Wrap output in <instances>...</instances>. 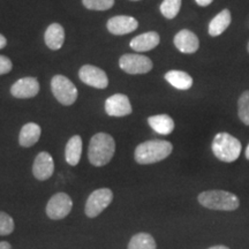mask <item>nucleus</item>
<instances>
[{
	"label": "nucleus",
	"mask_w": 249,
	"mask_h": 249,
	"mask_svg": "<svg viewBox=\"0 0 249 249\" xmlns=\"http://www.w3.org/2000/svg\"><path fill=\"white\" fill-rule=\"evenodd\" d=\"M0 249H12V246L7 241H1L0 242Z\"/></svg>",
	"instance_id": "nucleus-30"
},
{
	"label": "nucleus",
	"mask_w": 249,
	"mask_h": 249,
	"mask_svg": "<svg viewBox=\"0 0 249 249\" xmlns=\"http://www.w3.org/2000/svg\"><path fill=\"white\" fill-rule=\"evenodd\" d=\"M174 45L181 53L192 54L195 53L200 48V40L194 33L188 29L180 30L176 36H174Z\"/></svg>",
	"instance_id": "nucleus-14"
},
{
	"label": "nucleus",
	"mask_w": 249,
	"mask_h": 249,
	"mask_svg": "<svg viewBox=\"0 0 249 249\" xmlns=\"http://www.w3.org/2000/svg\"><path fill=\"white\" fill-rule=\"evenodd\" d=\"M52 93L62 105H71L77 99V89L74 83L64 75H54L51 80Z\"/></svg>",
	"instance_id": "nucleus-5"
},
{
	"label": "nucleus",
	"mask_w": 249,
	"mask_h": 249,
	"mask_svg": "<svg viewBox=\"0 0 249 249\" xmlns=\"http://www.w3.org/2000/svg\"><path fill=\"white\" fill-rule=\"evenodd\" d=\"M211 149L214 157L224 163H232L240 157L241 142L229 133H218L213 138Z\"/></svg>",
	"instance_id": "nucleus-4"
},
{
	"label": "nucleus",
	"mask_w": 249,
	"mask_h": 249,
	"mask_svg": "<svg viewBox=\"0 0 249 249\" xmlns=\"http://www.w3.org/2000/svg\"><path fill=\"white\" fill-rule=\"evenodd\" d=\"M148 124L156 133L169 135L174 130V120L167 114H157L148 118Z\"/></svg>",
	"instance_id": "nucleus-20"
},
{
	"label": "nucleus",
	"mask_w": 249,
	"mask_h": 249,
	"mask_svg": "<svg viewBox=\"0 0 249 249\" xmlns=\"http://www.w3.org/2000/svg\"><path fill=\"white\" fill-rule=\"evenodd\" d=\"M132 111L129 98L124 93H114L105 101V112L110 117H126Z\"/></svg>",
	"instance_id": "nucleus-10"
},
{
	"label": "nucleus",
	"mask_w": 249,
	"mask_h": 249,
	"mask_svg": "<svg viewBox=\"0 0 249 249\" xmlns=\"http://www.w3.org/2000/svg\"><path fill=\"white\" fill-rule=\"evenodd\" d=\"M6 45H7V39H6V37L4 35L0 34V50L4 49Z\"/></svg>",
	"instance_id": "nucleus-29"
},
{
	"label": "nucleus",
	"mask_w": 249,
	"mask_h": 249,
	"mask_svg": "<svg viewBox=\"0 0 249 249\" xmlns=\"http://www.w3.org/2000/svg\"><path fill=\"white\" fill-rule=\"evenodd\" d=\"M197 201L202 207L217 211H234L240 205V200L235 194L219 189L200 193Z\"/></svg>",
	"instance_id": "nucleus-3"
},
{
	"label": "nucleus",
	"mask_w": 249,
	"mask_h": 249,
	"mask_svg": "<svg viewBox=\"0 0 249 249\" xmlns=\"http://www.w3.org/2000/svg\"><path fill=\"white\" fill-rule=\"evenodd\" d=\"M232 18L231 12L229 9H223L220 13H218L209 23V35L213 37L220 36L231 24Z\"/></svg>",
	"instance_id": "nucleus-19"
},
{
	"label": "nucleus",
	"mask_w": 249,
	"mask_h": 249,
	"mask_svg": "<svg viewBox=\"0 0 249 249\" xmlns=\"http://www.w3.org/2000/svg\"><path fill=\"white\" fill-rule=\"evenodd\" d=\"M79 77L83 83L96 89H105L108 86L107 73L99 67L92 65H85L80 68Z\"/></svg>",
	"instance_id": "nucleus-9"
},
{
	"label": "nucleus",
	"mask_w": 249,
	"mask_h": 249,
	"mask_svg": "<svg viewBox=\"0 0 249 249\" xmlns=\"http://www.w3.org/2000/svg\"><path fill=\"white\" fill-rule=\"evenodd\" d=\"M196 4L198 6H201V7H207V6H209L211 2L213 1V0H195Z\"/></svg>",
	"instance_id": "nucleus-28"
},
{
	"label": "nucleus",
	"mask_w": 249,
	"mask_h": 249,
	"mask_svg": "<svg viewBox=\"0 0 249 249\" xmlns=\"http://www.w3.org/2000/svg\"><path fill=\"white\" fill-rule=\"evenodd\" d=\"M42 134V129L38 124L35 123H28L20 130V135H18V143L21 147L29 148L33 147L38 142Z\"/></svg>",
	"instance_id": "nucleus-16"
},
{
	"label": "nucleus",
	"mask_w": 249,
	"mask_h": 249,
	"mask_svg": "<svg viewBox=\"0 0 249 249\" xmlns=\"http://www.w3.org/2000/svg\"><path fill=\"white\" fill-rule=\"evenodd\" d=\"M44 40L48 48L53 50V51L61 49V46L64 45L65 42L64 27L59 23L50 24L45 31Z\"/></svg>",
	"instance_id": "nucleus-17"
},
{
	"label": "nucleus",
	"mask_w": 249,
	"mask_h": 249,
	"mask_svg": "<svg viewBox=\"0 0 249 249\" xmlns=\"http://www.w3.org/2000/svg\"><path fill=\"white\" fill-rule=\"evenodd\" d=\"M113 200V193L108 188H101L92 192L87 200L85 213L89 218L101 214Z\"/></svg>",
	"instance_id": "nucleus-6"
},
{
	"label": "nucleus",
	"mask_w": 249,
	"mask_h": 249,
	"mask_svg": "<svg viewBox=\"0 0 249 249\" xmlns=\"http://www.w3.org/2000/svg\"><path fill=\"white\" fill-rule=\"evenodd\" d=\"M14 220L8 213L0 211V235H8L14 231Z\"/></svg>",
	"instance_id": "nucleus-26"
},
{
	"label": "nucleus",
	"mask_w": 249,
	"mask_h": 249,
	"mask_svg": "<svg viewBox=\"0 0 249 249\" xmlns=\"http://www.w3.org/2000/svg\"><path fill=\"white\" fill-rule=\"evenodd\" d=\"M160 37L156 31H148V33L134 37L130 40L129 45L136 52H147L155 49L156 46L160 44Z\"/></svg>",
	"instance_id": "nucleus-15"
},
{
	"label": "nucleus",
	"mask_w": 249,
	"mask_h": 249,
	"mask_svg": "<svg viewBox=\"0 0 249 249\" xmlns=\"http://www.w3.org/2000/svg\"><path fill=\"white\" fill-rule=\"evenodd\" d=\"M238 116L239 119L246 126H249V90L241 93L238 101Z\"/></svg>",
	"instance_id": "nucleus-24"
},
{
	"label": "nucleus",
	"mask_w": 249,
	"mask_h": 249,
	"mask_svg": "<svg viewBox=\"0 0 249 249\" xmlns=\"http://www.w3.org/2000/svg\"><path fill=\"white\" fill-rule=\"evenodd\" d=\"M119 66L121 70L128 74H147L152 70V61L150 58L142 54L126 53L119 59Z\"/></svg>",
	"instance_id": "nucleus-8"
},
{
	"label": "nucleus",
	"mask_w": 249,
	"mask_h": 249,
	"mask_svg": "<svg viewBox=\"0 0 249 249\" xmlns=\"http://www.w3.org/2000/svg\"><path fill=\"white\" fill-rule=\"evenodd\" d=\"M82 155V139L80 135H74L68 140L65 148V158L71 166H76Z\"/></svg>",
	"instance_id": "nucleus-18"
},
{
	"label": "nucleus",
	"mask_w": 249,
	"mask_h": 249,
	"mask_svg": "<svg viewBox=\"0 0 249 249\" xmlns=\"http://www.w3.org/2000/svg\"><path fill=\"white\" fill-rule=\"evenodd\" d=\"M182 0H163L160 5V13L166 18H174L179 14Z\"/></svg>",
	"instance_id": "nucleus-23"
},
{
	"label": "nucleus",
	"mask_w": 249,
	"mask_h": 249,
	"mask_svg": "<svg viewBox=\"0 0 249 249\" xmlns=\"http://www.w3.org/2000/svg\"><path fill=\"white\" fill-rule=\"evenodd\" d=\"M165 80L178 90H188L193 86V79L188 73L182 71H170L165 74Z\"/></svg>",
	"instance_id": "nucleus-21"
},
{
	"label": "nucleus",
	"mask_w": 249,
	"mask_h": 249,
	"mask_svg": "<svg viewBox=\"0 0 249 249\" xmlns=\"http://www.w3.org/2000/svg\"><path fill=\"white\" fill-rule=\"evenodd\" d=\"M133 1H139V0H133Z\"/></svg>",
	"instance_id": "nucleus-34"
},
{
	"label": "nucleus",
	"mask_w": 249,
	"mask_h": 249,
	"mask_svg": "<svg viewBox=\"0 0 249 249\" xmlns=\"http://www.w3.org/2000/svg\"><path fill=\"white\" fill-rule=\"evenodd\" d=\"M12 68H13V64H12L11 59L5 55H0V75L9 73Z\"/></svg>",
	"instance_id": "nucleus-27"
},
{
	"label": "nucleus",
	"mask_w": 249,
	"mask_h": 249,
	"mask_svg": "<svg viewBox=\"0 0 249 249\" xmlns=\"http://www.w3.org/2000/svg\"><path fill=\"white\" fill-rule=\"evenodd\" d=\"M107 30L112 35L121 36L133 33L138 29L139 22L135 18L128 17V15H118V17L111 18L107 23Z\"/></svg>",
	"instance_id": "nucleus-11"
},
{
	"label": "nucleus",
	"mask_w": 249,
	"mask_h": 249,
	"mask_svg": "<svg viewBox=\"0 0 249 249\" xmlns=\"http://www.w3.org/2000/svg\"><path fill=\"white\" fill-rule=\"evenodd\" d=\"M73 208V201L66 193H57L46 204V214L50 219L60 220L68 216Z\"/></svg>",
	"instance_id": "nucleus-7"
},
{
	"label": "nucleus",
	"mask_w": 249,
	"mask_h": 249,
	"mask_svg": "<svg viewBox=\"0 0 249 249\" xmlns=\"http://www.w3.org/2000/svg\"><path fill=\"white\" fill-rule=\"evenodd\" d=\"M39 92V82L36 77H23L11 87V93L15 98H33Z\"/></svg>",
	"instance_id": "nucleus-13"
},
{
	"label": "nucleus",
	"mask_w": 249,
	"mask_h": 249,
	"mask_svg": "<svg viewBox=\"0 0 249 249\" xmlns=\"http://www.w3.org/2000/svg\"><path fill=\"white\" fill-rule=\"evenodd\" d=\"M208 249H230L229 247H226V246H223V245H218V246H213V247H210Z\"/></svg>",
	"instance_id": "nucleus-31"
},
{
	"label": "nucleus",
	"mask_w": 249,
	"mask_h": 249,
	"mask_svg": "<svg viewBox=\"0 0 249 249\" xmlns=\"http://www.w3.org/2000/svg\"><path fill=\"white\" fill-rule=\"evenodd\" d=\"M128 249H157V245L151 234L141 232L130 239Z\"/></svg>",
	"instance_id": "nucleus-22"
},
{
	"label": "nucleus",
	"mask_w": 249,
	"mask_h": 249,
	"mask_svg": "<svg viewBox=\"0 0 249 249\" xmlns=\"http://www.w3.org/2000/svg\"><path fill=\"white\" fill-rule=\"evenodd\" d=\"M114 152H116V142L110 134L97 133L90 140L88 160L93 166H105L113 158Z\"/></svg>",
	"instance_id": "nucleus-1"
},
{
	"label": "nucleus",
	"mask_w": 249,
	"mask_h": 249,
	"mask_svg": "<svg viewBox=\"0 0 249 249\" xmlns=\"http://www.w3.org/2000/svg\"><path fill=\"white\" fill-rule=\"evenodd\" d=\"M172 143L165 140H150L139 144L134 152L136 163L150 165L164 160L172 154Z\"/></svg>",
	"instance_id": "nucleus-2"
},
{
	"label": "nucleus",
	"mask_w": 249,
	"mask_h": 249,
	"mask_svg": "<svg viewBox=\"0 0 249 249\" xmlns=\"http://www.w3.org/2000/svg\"><path fill=\"white\" fill-rule=\"evenodd\" d=\"M245 156H246V158H247V160H249V143H248L247 148H246V150H245Z\"/></svg>",
	"instance_id": "nucleus-32"
},
{
	"label": "nucleus",
	"mask_w": 249,
	"mask_h": 249,
	"mask_svg": "<svg viewBox=\"0 0 249 249\" xmlns=\"http://www.w3.org/2000/svg\"><path fill=\"white\" fill-rule=\"evenodd\" d=\"M247 50H248V52H249V42H248V45H247Z\"/></svg>",
	"instance_id": "nucleus-33"
},
{
	"label": "nucleus",
	"mask_w": 249,
	"mask_h": 249,
	"mask_svg": "<svg viewBox=\"0 0 249 249\" xmlns=\"http://www.w3.org/2000/svg\"><path fill=\"white\" fill-rule=\"evenodd\" d=\"M82 4L91 11H107L113 7L114 0H82Z\"/></svg>",
	"instance_id": "nucleus-25"
},
{
	"label": "nucleus",
	"mask_w": 249,
	"mask_h": 249,
	"mask_svg": "<svg viewBox=\"0 0 249 249\" xmlns=\"http://www.w3.org/2000/svg\"><path fill=\"white\" fill-rule=\"evenodd\" d=\"M54 172V161L49 152L42 151L36 156L33 164V174L37 180L44 181L51 178Z\"/></svg>",
	"instance_id": "nucleus-12"
}]
</instances>
